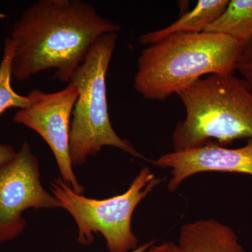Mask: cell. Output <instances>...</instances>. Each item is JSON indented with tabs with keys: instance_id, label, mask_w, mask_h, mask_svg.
<instances>
[{
	"instance_id": "1",
	"label": "cell",
	"mask_w": 252,
	"mask_h": 252,
	"mask_svg": "<svg viewBox=\"0 0 252 252\" xmlns=\"http://www.w3.org/2000/svg\"><path fill=\"white\" fill-rule=\"evenodd\" d=\"M121 26L80 0H39L14 23L12 76L19 82L50 69L69 84L96 40Z\"/></svg>"
},
{
	"instance_id": "2",
	"label": "cell",
	"mask_w": 252,
	"mask_h": 252,
	"mask_svg": "<svg viewBox=\"0 0 252 252\" xmlns=\"http://www.w3.org/2000/svg\"><path fill=\"white\" fill-rule=\"evenodd\" d=\"M244 46L220 33H180L141 51L134 89L144 99L163 100L204 76L230 75Z\"/></svg>"
},
{
	"instance_id": "3",
	"label": "cell",
	"mask_w": 252,
	"mask_h": 252,
	"mask_svg": "<svg viewBox=\"0 0 252 252\" xmlns=\"http://www.w3.org/2000/svg\"><path fill=\"white\" fill-rule=\"evenodd\" d=\"M186 117L172 134L174 152L202 147L216 140L225 145L252 139V91L233 74H212L177 94Z\"/></svg>"
},
{
	"instance_id": "4",
	"label": "cell",
	"mask_w": 252,
	"mask_h": 252,
	"mask_svg": "<svg viewBox=\"0 0 252 252\" xmlns=\"http://www.w3.org/2000/svg\"><path fill=\"white\" fill-rule=\"evenodd\" d=\"M118 37L117 33L99 37L69 82L79 91L71 120L69 147L73 167L81 166L104 147H115L144 159L130 142L117 135L109 119L106 79Z\"/></svg>"
},
{
	"instance_id": "5",
	"label": "cell",
	"mask_w": 252,
	"mask_h": 252,
	"mask_svg": "<svg viewBox=\"0 0 252 252\" xmlns=\"http://www.w3.org/2000/svg\"><path fill=\"white\" fill-rule=\"evenodd\" d=\"M161 182L148 167L141 169L125 193L98 200L75 193L61 177L51 182V192L78 228V243L91 245L94 233L103 236L110 252H131L138 240L131 228L136 207Z\"/></svg>"
},
{
	"instance_id": "6",
	"label": "cell",
	"mask_w": 252,
	"mask_h": 252,
	"mask_svg": "<svg viewBox=\"0 0 252 252\" xmlns=\"http://www.w3.org/2000/svg\"><path fill=\"white\" fill-rule=\"evenodd\" d=\"M58 207L57 199L41 185L37 158L25 141L14 158L0 165V243L23 233L26 210Z\"/></svg>"
},
{
	"instance_id": "7",
	"label": "cell",
	"mask_w": 252,
	"mask_h": 252,
	"mask_svg": "<svg viewBox=\"0 0 252 252\" xmlns=\"http://www.w3.org/2000/svg\"><path fill=\"white\" fill-rule=\"evenodd\" d=\"M28 96L31 104L16 112L14 122L42 137L54 154L62 180L75 193H84V188L73 170L69 147L73 109L79 96L77 86L69 83L58 92L33 90Z\"/></svg>"
},
{
	"instance_id": "8",
	"label": "cell",
	"mask_w": 252,
	"mask_h": 252,
	"mask_svg": "<svg viewBox=\"0 0 252 252\" xmlns=\"http://www.w3.org/2000/svg\"><path fill=\"white\" fill-rule=\"evenodd\" d=\"M156 166L170 168L167 189L174 192L189 177L206 172H229L252 176V139L237 149L209 143L190 150L172 152L152 160Z\"/></svg>"
},
{
	"instance_id": "9",
	"label": "cell",
	"mask_w": 252,
	"mask_h": 252,
	"mask_svg": "<svg viewBox=\"0 0 252 252\" xmlns=\"http://www.w3.org/2000/svg\"><path fill=\"white\" fill-rule=\"evenodd\" d=\"M176 245L177 252H247L231 227L212 219L182 225Z\"/></svg>"
},
{
	"instance_id": "10",
	"label": "cell",
	"mask_w": 252,
	"mask_h": 252,
	"mask_svg": "<svg viewBox=\"0 0 252 252\" xmlns=\"http://www.w3.org/2000/svg\"><path fill=\"white\" fill-rule=\"evenodd\" d=\"M228 3V0H200L191 11L182 15L175 23L142 34L139 41L141 44L149 46L172 34L203 32L223 14Z\"/></svg>"
},
{
	"instance_id": "11",
	"label": "cell",
	"mask_w": 252,
	"mask_h": 252,
	"mask_svg": "<svg viewBox=\"0 0 252 252\" xmlns=\"http://www.w3.org/2000/svg\"><path fill=\"white\" fill-rule=\"evenodd\" d=\"M205 32L233 38L244 46L252 41V0H231L223 14Z\"/></svg>"
},
{
	"instance_id": "12",
	"label": "cell",
	"mask_w": 252,
	"mask_h": 252,
	"mask_svg": "<svg viewBox=\"0 0 252 252\" xmlns=\"http://www.w3.org/2000/svg\"><path fill=\"white\" fill-rule=\"evenodd\" d=\"M14 50V43L11 38L6 37L2 59L0 63V115L12 107L24 109L29 107L31 103L28 96L18 94L11 86Z\"/></svg>"
},
{
	"instance_id": "13",
	"label": "cell",
	"mask_w": 252,
	"mask_h": 252,
	"mask_svg": "<svg viewBox=\"0 0 252 252\" xmlns=\"http://www.w3.org/2000/svg\"><path fill=\"white\" fill-rule=\"evenodd\" d=\"M236 70L243 76V80L252 91V41L244 46L237 63Z\"/></svg>"
},
{
	"instance_id": "14",
	"label": "cell",
	"mask_w": 252,
	"mask_h": 252,
	"mask_svg": "<svg viewBox=\"0 0 252 252\" xmlns=\"http://www.w3.org/2000/svg\"><path fill=\"white\" fill-rule=\"evenodd\" d=\"M144 252H177V245L172 242H164L158 245L155 243Z\"/></svg>"
},
{
	"instance_id": "15",
	"label": "cell",
	"mask_w": 252,
	"mask_h": 252,
	"mask_svg": "<svg viewBox=\"0 0 252 252\" xmlns=\"http://www.w3.org/2000/svg\"><path fill=\"white\" fill-rule=\"evenodd\" d=\"M16 152L11 146L0 144V165L11 160Z\"/></svg>"
},
{
	"instance_id": "16",
	"label": "cell",
	"mask_w": 252,
	"mask_h": 252,
	"mask_svg": "<svg viewBox=\"0 0 252 252\" xmlns=\"http://www.w3.org/2000/svg\"><path fill=\"white\" fill-rule=\"evenodd\" d=\"M156 243V240H152L150 241L147 242V243L143 244V245H140L138 248L136 249L135 250L131 252H144L147 250V248H149L151 245H153L154 243Z\"/></svg>"
}]
</instances>
